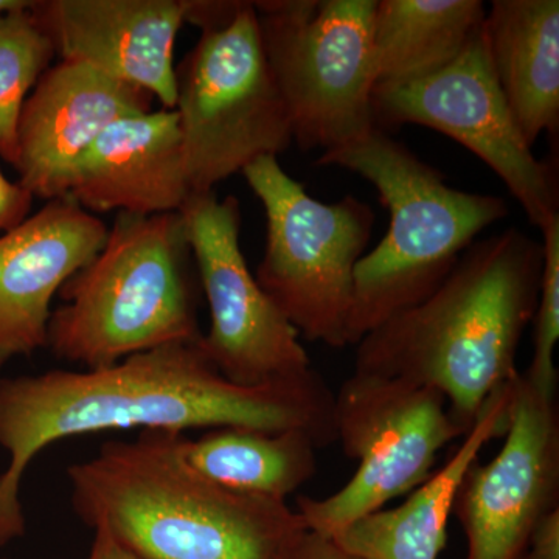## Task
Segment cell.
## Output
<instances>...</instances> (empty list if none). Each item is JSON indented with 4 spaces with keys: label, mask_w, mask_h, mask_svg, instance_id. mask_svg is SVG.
I'll return each mask as SVG.
<instances>
[{
    "label": "cell",
    "mask_w": 559,
    "mask_h": 559,
    "mask_svg": "<svg viewBox=\"0 0 559 559\" xmlns=\"http://www.w3.org/2000/svg\"><path fill=\"white\" fill-rule=\"evenodd\" d=\"M35 0H0V14L31 9Z\"/></svg>",
    "instance_id": "cell-28"
},
{
    "label": "cell",
    "mask_w": 559,
    "mask_h": 559,
    "mask_svg": "<svg viewBox=\"0 0 559 559\" xmlns=\"http://www.w3.org/2000/svg\"><path fill=\"white\" fill-rule=\"evenodd\" d=\"M485 16L480 0H377L374 91L414 83L450 66Z\"/></svg>",
    "instance_id": "cell-19"
},
{
    "label": "cell",
    "mask_w": 559,
    "mask_h": 559,
    "mask_svg": "<svg viewBox=\"0 0 559 559\" xmlns=\"http://www.w3.org/2000/svg\"><path fill=\"white\" fill-rule=\"evenodd\" d=\"M544 267L535 316V349L528 369L530 384L546 396H558V370L555 347L559 340V216L540 229Z\"/></svg>",
    "instance_id": "cell-22"
},
{
    "label": "cell",
    "mask_w": 559,
    "mask_h": 559,
    "mask_svg": "<svg viewBox=\"0 0 559 559\" xmlns=\"http://www.w3.org/2000/svg\"><path fill=\"white\" fill-rule=\"evenodd\" d=\"M241 173L266 215L260 288L299 336L348 347L355 270L370 242L373 209L355 197L316 200L278 157H261Z\"/></svg>",
    "instance_id": "cell-7"
},
{
    "label": "cell",
    "mask_w": 559,
    "mask_h": 559,
    "mask_svg": "<svg viewBox=\"0 0 559 559\" xmlns=\"http://www.w3.org/2000/svg\"><path fill=\"white\" fill-rule=\"evenodd\" d=\"M35 198L20 182L0 171V234L13 229L31 215Z\"/></svg>",
    "instance_id": "cell-24"
},
{
    "label": "cell",
    "mask_w": 559,
    "mask_h": 559,
    "mask_svg": "<svg viewBox=\"0 0 559 559\" xmlns=\"http://www.w3.org/2000/svg\"><path fill=\"white\" fill-rule=\"evenodd\" d=\"M492 70L530 146L559 130V2L495 0L484 21Z\"/></svg>",
    "instance_id": "cell-18"
},
{
    "label": "cell",
    "mask_w": 559,
    "mask_h": 559,
    "mask_svg": "<svg viewBox=\"0 0 559 559\" xmlns=\"http://www.w3.org/2000/svg\"><path fill=\"white\" fill-rule=\"evenodd\" d=\"M153 95L86 62L61 60L40 76L17 124V182L33 198L68 197L73 171L106 128L148 112Z\"/></svg>",
    "instance_id": "cell-13"
},
{
    "label": "cell",
    "mask_w": 559,
    "mask_h": 559,
    "mask_svg": "<svg viewBox=\"0 0 559 559\" xmlns=\"http://www.w3.org/2000/svg\"><path fill=\"white\" fill-rule=\"evenodd\" d=\"M502 437L495 459L474 462L455 495L466 559H518L539 522L559 509L558 396L518 374Z\"/></svg>",
    "instance_id": "cell-12"
},
{
    "label": "cell",
    "mask_w": 559,
    "mask_h": 559,
    "mask_svg": "<svg viewBox=\"0 0 559 559\" xmlns=\"http://www.w3.org/2000/svg\"><path fill=\"white\" fill-rule=\"evenodd\" d=\"M201 293L180 212L117 213L100 252L58 294L47 347L92 370L200 341Z\"/></svg>",
    "instance_id": "cell-4"
},
{
    "label": "cell",
    "mask_w": 559,
    "mask_h": 559,
    "mask_svg": "<svg viewBox=\"0 0 559 559\" xmlns=\"http://www.w3.org/2000/svg\"><path fill=\"white\" fill-rule=\"evenodd\" d=\"M175 110L191 193L215 191L252 162L293 145L253 2H242L226 27L202 32L180 61Z\"/></svg>",
    "instance_id": "cell-8"
},
{
    "label": "cell",
    "mask_w": 559,
    "mask_h": 559,
    "mask_svg": "<svg viewBox=\"0 0 559 559\" xmlns=\"http://www.w3.org/2000/svg\"><path fill=\"white\" fill-rule=\"evenodd\" d=\"M191 194L175 109L121 117L83 154L68 198L87 212L159 215Z\"/></svg>",
    "instance_id": "cell-16"
},
{
    "label": "cell",
    "mask_w": 559,
    "mask_h": 559,
    "mask_svg": "<svg viewBox=\"0 0 559 559\" xmlns=\"http://www.w3.org/2000/svg\"><path fill=\"white\" fill-rule=\"evenodd\" d=\"M318 444L300 430L218 428L186 441V459L221 487L286 502L318 473Z\"/></svg>",
    "instance_id": "cell-20"
},
{
    "label": "cell",
    "mask_w": 559,
    "mask_h": 559,
    "mask_svg": "<svg viewBox=\"0 0 559 559\" xmlns=\"http://www.w3.org/2000/svg\"><path fill=\"white\" fill-rule=\"evenodd\" d=\"M543 267V241L514 227L474 241L432 296L359 341L353 371L439 390L468 432L521 373L518 349Z\"/></svg>",
    "instance_id": "cell-2"
},
{
    "label": "cell",
    "mask_w": 559,
    "mask_h": 559,
    "mask_svg": "<svg viewBox=\"0 0 559 559\" xmlns=\"http://www.w3.org/2000/svg\"><path fill=\"white\" fill-rule=\"evenodd\" d=\"M510 384L489 399L454 454L411 491L404 503L367 514L331 539L362 559H439L463 476L489 441L506 432Z\"/></svg>",
    "instance_id": "cell-17"
},
{
    "label": "cell",
    "mask_w": 559,
    "mask_h": 559,
    "mask_svg": "<svg viewBox=\"0 0 559 559\" xmlns=\"http://www.w3.org/2000/svg\"><path fill=\"white\" fill-rule=\"evenodd\" d=\"M253 5L293 143L326 153L373 131L377 0H264Z\"/></svg>",
    "instance_id": "cell-6"
},
{
    "label": "cell",
    "mask_w": 559,
    "mask_h": 559,
    "mask_svg": "<svg viewBox=\"0 0 559 559\" xmlns=\"http://www.w3.org/2000/svg\"><path fill=\"white\" fill-rule=\"evenodd\" d=\"M94 543H92L90 558L87 559H142L128 550L127 547L121 546L108 530L98 527L94 528Z\"/></svg>",
    "instance_id": "cell-27"
},
{
    "label": "cell",
    "mask_w": 559,
    "mask_h": 559,
    "mask_svg": "<svg viewBox=\"0 0 559 559\" xmlns=\"http://www.w3.org/2000/svg\"><path fill=\"white\" fill-rule=\"evenodd\" d=\"M108 230L64 197L0 234V369L47 347L55 296L100 252Z\"/></svg>",
    "instance_id": "cell-14"
},
{
    "label": "cell",
    "mask_w": 559,
    "mask_h": 559,
    "mask_svg": "<svg viewBox=\"0 0 559 559\" xmlns=\"http://www.w3.org/2000/svg\"><path fill=\"white\" fill-rule=\"evenodd\" d=\"M187 439L140 430L70 465L80 520L142 559H289L308 533L300 514L209 480L187 462Z\"/></svg>",
    "instance_id": "cell-3"
},
{
    "label": "cell",
    "mask_w": 559,
    "mask_h": 559,
    "mask_svg": "<svg viewBox=\"0 0 559 559\" xmlns=\"http://www.w3.org/2000/svg\"><path fill=\"white\" fill-rule=\"evenodd\" d=\"M183 22L201 32L226 27L237 16L242 2L238 0H182Z\"/></svg>",
    "instance_id": "cell-23"
},
{
    "label": "cell",
    "mask_w": 559,
    "mask_h": 559,
    "mask_svg": "<svg viewBox=\"0 0 559 559\" xmlns=\"http://www.w3.org/2000/svg\"><path fill=\"white\" fill-rule=\"evenodd\" d=\"M316 165L369 180L389 210L388 234L356 264L348 320L353 347L432 296L481 231L509 215L502 198L452 189L437 168L380 128L320 154Z\"/></svg>",
    "instance_id": "cell-5"
},
{
    "label": "cell",
    "mask_w": 559,
    "mask_h": 559,
    "mask_svg": "<svg viewBox=\"0 0 559 559\" xmlns=\"http://www.w3.org/2000/svg\"><path fill=\"white\" fill-rule=\"evenodd\" d=\"M31 9L0 14V157L13 167L22 108L57 57Z\"/></svg>",
    "instance_id": "cell-21"
},
{
    "label": "cell",
    "mask_w": 559,
    "mask_h": 559,
    "mask_svg": "<svg viewBox=\"0 0 559 559\" xmlns=\"http://www.w3.org/2000/svg\"><path fill=\"white\" fill-rule=\"evenodd\" d=\"M334 419L358 469L326 498L299 496L296 509L308 532L330 539L428 480L439 452L466 433L439 390L355 371L334 393Z\"/></svg>",
    "instance_id": "cell-9"
},
{
    "label": "cell",
    "mask_w": 559,
    "mask_h": 559,
    "mask_svg": "<svg viewBox=\"0 0 559 559\" xmlns=\"http://www.w3.org/2000/svg\"><path fill=\"white\" fill-rule=\"evenodd\" d=\"M373 114L382 131L419 124L465 146L499 176L538 229L558 218L557 170L539 160L522 135L492 70L484 25L447 68L374 91Z\"/></svg>",
    "instance_id": "cell-11"
},
{
    "label": "cell",
    "mask_w": 559,
    "mask_h": 559,
    "mask_svg": "<svg viewBox=\"0 0 559 559\" xmlns=\"http://www.w3.org/2000/svg\"><path fill=\"white\" fill-rule=\"evenodd\" d=\"M210 329L200 347L226 380L264 385L296 380L312 369L299 333L272 304L241 250V207L235 197L191 193L180 210Z\"/></svg>",
    "instance_id": "cell-10"
},
{
    "label": "cell",
    "mask_w": 559,
    "mask_h": 559,
    "mask_svg": "<svg viewBox=\"0 0 559 559\" xmlns=\"http://www.w3.org/2000/svg\"><path fill=\"white\" fill-rule=\"evenodd\" d=\"M289 559H362L341 549L333 539L308 532Z\"/></svg>",
    "instance_id": "cell-26"
},
{
    "label": "cell",
    "mask_w": 559,
    "mask_h": 559,
    "mask_svg": "<svg viewBox=\"0 0 559 559\" xmlns=\"http://www.w3.org/2000/svg\"><path fill=\"white\" fill-rule=\"evenodd\" d=\"M248 428L300 430L318 448L337 443L334 393L311 370L274 384H234L205 358L200 341L138 353L103 369L0 378V549L27 530L21 484L50 444L108 430Z\"/></svg>",
    "instance_id": "cell-1"
},
{
    "label": "cell",
    "mask_w": 559,
    "mask_h": 559,
    "mask_svg": "<svg viewBox=\"0 0 559 559\" xmlns=\"http://www.w3.org/2000/svg\"><path fill=\"white\" fill-rule=\"evenodd\" d=\"M518 559H559V509L539 522Z\"/></svg>",
    "instance_id": "cell-25"
},
{
    "label": "cell",
    "mask_w": 559,
    "mask_h": 559,
    "mask_svg": "<svg viewBox=\"0 0 559 559\" xmlns=\"http://www.w3.org/2000/svg\"><path fill=\"white\" fill-rule=\"evenodd\" d=\"M31 13L61 60L86 62L175 109L182 0H35Z\"/></svg>",
    "instance_id": "cell-15"
}]
</instances>
